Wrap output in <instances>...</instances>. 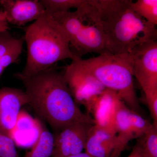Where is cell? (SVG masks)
<instances>
[{
  "label": "cell",
  "mask_w": 157,
  "mask_h": 157,
  "mask_svg": "<svg viewBox=\"0 0 157 157\" xmlns=\"http://www.w3.org/2000/svg\"><path fill=\"white\" fill-rule=\"evenodd\" d=\"M14 76L25 88L28 104L56 131L77 123L95 124L93 117L82 112L74 101L64 71L59 72L53 67L33 76H23L20 72Z\"/></svg>",
  "instance_id": "obj_1"
},
{
  "label": "cell",
  "mask_w": 157,
  "mask_h": 157,
  "mask_svg": "<svg viewBox=\"0 0 157 157\" xmlns=\"http://www.w3.org/2000/svg\"><path fill=\"white\" fill-rule=\"evenodd\" d=\"M24 41V37L20 38L17 44L9 52L0 58V77L6 68L15 63L19 57L22 52Z\"/></svg>",
  "instance_id": "obj_18"
},
{
  "label": "cell",
  "mask_w": 157,
  "mask_h": 157,
  "mask_svg": "<svg viewBox=\"0 0 157 157\" xmlns=\"http://www.w3.org/2000/svg\"><path fill=\"white\" fill-rule=\"evenodd\" d=\"M126 147L122 145L117 144L114 151L113 152L110 157H119L120 155L122 152L124 150Z\"/></svg>",
  "instance_id": "obj_23"
},
{
  "label": "cell",
  "mask_w": 157,
  "mask_h": 157,
  "mask_svg": "<svg viewBox=\"0 0 157 157\" xmlns=\"http://www.w3.org/2000/svg\"><path fill=\"white\" fill-rule=\"evenodd\" d=\"M67 35L75 58L89 53H106V37L100 22L98 0H85L74 11L51 15Z\"/></svg>",
  "instance_id": "obj_4"
},
{
  "label": "cell",
  "mask_w": 157,
  "mask_h": 157,
  "mask_svg": "<svg viewBox=\"0 0 157 157\" xmlns=\"http://www.w3.org/2000/svg\"><path fill=\"white\" fill-rule=\"evenodd\" d=\"M0 5L8 23L17 26L35 21L46 13L38 0H1Z\"/></svg>",
  "instance_id": "obj_12"
},
{
  "label": "cell",
  "mask_w": 157,
  "mask_h": 157,
  "mask_svg": "<svg viewBox=\"0 0 157 157\" xmlns=\"http://www.w3.org/2000/svg\"><path fill=\"white\" fill-rule=\"evenodd\" d=\"M115 122L117 144L126 147L130 140L141 137L152 125L139 113L130 109L121 99L117 106Z\"/></svg>",
  "instance_id": "obj_8"
},
{
  "label": "cell",
  "mask_w": 157,
  "mask_h": 157,
  "mask_svg": "<svg viewBox=\"0 0 157 157\" xmlns=\"http://www.w3.org/2000/svg\"><path fill=\"white\" fill-rule=\"evenodd\" d=\"M64 76L71 95L78 106L84 107L106 89L78 63L77 58L72 60L71 63L65 68Z\"/></svg>",
  "instance_id": "obj_7"
},
{
  "label": "cell",
  "mask_w": 157,
  "mask_h": 157,
  "mask_svg": "<svg viewBox=\"0 0 157 157\" xmlns=\"http://www.w3.org/2000/svg\"><path fill=\"white\" fill-rule=\"evenodd\" d=\"M36 121L39 136L32 150L24 157H52L54 148V135L39 121Z\"/></svg>",
  "instance_id": "obj_14"
},
{
  "label": "cell",
  "mask_w": 157,
  "mask_h": 157,
  "mask_svg": "<svg viewBox=\"0 0 157 157\" xmlns=\"http://www.w3.org/2000/svg\"><path fill=\"white\" fill-rule=\"evenodd\" d=\"M24 41L27 58L23 76H34L53 67L57 63L75 58L67 35L50 14H45L26 28Z\"/></svg>",
  "instance_id": "obj_3"
},
{
  "label": "cell",
  "mask_w": 157,
  "mask_h": 157,
  "mask_svg": "<svg viewBox=\"0 0 157 157\" xmlns=\"http://www.w3.org/2000/svg\"><path fill=\"white\" fill-rule=\"evenodd\" d=\"M133 11L149 23L157 25V0H137L131 3Z\"/></svg>",
  "instance_id": "obj_15"
},
{
  "label": "cell",
  "mask_w": 157,
  "mask_h": 157,
  "mask_svg": "<svg viewBox=\"0 0 157 157\" xmlns=\"http://www.w3.org/2000/svg\"><path fill=\"white\" fill-rule=\"evenodd\" d=\"M120 99L115 91L106 88L103 92L93 98L84 107L87 113L93 115L95 125L117 135L115 113L118 102Z\"/></svg>",
  "instance_id": "obj_11"
},
{
  "label": "cell",
  "mask_w": 157,
  "mask_h": 157,
  "mask_svg": "<svg viewBox=\"0 0 157 157\" xmlns=\"http://www.w3.org/2000/svg\"><path fill=\"white\" fill-rule=\"evenodd\" d=\"M0 157H19L13 139L0 132Z\"/></svg>",
  "instance_id": "obj_19"
},
{
  "label": "cell",
  "mask_w": 157,
  "mask_h": 157,
  "mask_svg": "<svg viewBox=\"0 0 157 157\" xmlns=\"http://www.w3.org/2000/svg\"><path fill=\"white\" fill-rule=\"evenodd\" d=\"M132 0H98L106 53H129L138 45L157 41V30L133 11Z\"/></svg>",
  "instance_id": "obj_2"
},
{
  "label": "cell",
  "mask_w": 157,
  "mask_h": 157,
  "mask_svg": "<svg viewBox=\"0 0 157 157\" xmlns=\"http://www.w3.org/2000/svg\"><path fill=\"white\" fill-rule=\"evenodd\" d=\"M94 125L77 123L59 132L54 135V148L52 157H67L82 152L90 130Z\"/></svg>",
  "instance_id": "obj_10"
},
{
  "label": "cell",
  "mask_w": 157,
  "mask_h": 157,
  "mask_svg": "<svg viewBox=\"0 0 157 157\" xmlns=\"http://www.w3.org/2000/svg\"><path fill=\"white\" fill-rule=\"evenodd\" d=\"M128 157H143L140 144L137 140L135 146L133 147L132 152Z\"/></svg>",
  "instance_id": "obj_22"
},
{
  "label": "cell",
  "mask_w": 157,
  "mask_h": 157,
  "mask_svg": "<svg viewBox=\"0 0 157 157\" xmlns=\"http://www.w3.org/2000/svg\"><path fill=\"white\" fill-rule=\"evenodd\" d=\"M143 157H157V124L151 127L143 135L137 139Z\"/></svg>",
  "instance_id": "obj_16"
},
{
  "label": "cell",
  "mask_w": 157,
  "mask_h": 157,
  "mask_svg": "<svg viewBox=\"0 0 157 157\" xmlns=\"http://www.w3.org/2000/svg\"><path fill=\"white\" fill-rule=\"evenodd\" d=\"M67 157H91L90 155H89L87 154L86 152H81L80 153L78 154L75 155H73Z\"/></svg>",
  "instance_id": "obj_24"
},
{
  "label": "cell",
  "mask_w": 157,
  "mask_h": 157,
  "mask_svg": "<svg viewBox=\"0 0 157 157\" xmlns=\"http://www.w3.org/2000/svg\"><path fill=\"white\" fill-rule=\"evenodd\" d=\"M25 92L15 88L0 89V132L12 139L21 109L28 104Z\"/></svg>",
  "instance_id": "obj_9"
},
{
  "label": "cell",
  "mask_w": 157,
  "mask_h": 157,
  "mask_svg": "<svg viewBox=\"0 0 157 157\" xmlns=\"http://www.w3.org/2000/svg\"><path fill=\"white\" fill-rule=\"evenodd\" d=\"M8 22L6 18V15L2 10H0V32L9 30Z\"/></svg>",
  "instance_id": "obj_21"
},
{
  "label": "cell",
  "mask_w": 157,
  "mask_h": 157,
  "mask_svg": "<svg viewBox=\"0 0 157 157\" xmlns=\"http://www.w3.org/2000/svg\"><path fill=\"white\" fill-rule=\"evenodd\" d=\"M133 76L145 96L157 93V41L138 45L131 52Z\"/></svg>",
  "instance_id": "obj_6"
},
{
  "label": "cell",
  "mask_w": 157,
  "mask_h": 157,
  "mask_svg": "<svg viewBox=\"0 0 157 157\" xmlns=\"http://www.w3.org/2000/svg\"><path fill=\"white\" fill-rule=\"evenodd\" d=\"M19 39L12 36L8 30L0 32V58L11 50Z\"/></svg>",
  "instance_id": "obj_20"
},
{
  "label": "cell",
  "mask_w": 157,
  "mask_h": 157,
  "mask_svg": "<svg viewBox=\"0 0 157 157\" xmlns=\"http://www.w3.org/2000/svg\"><path fill=\"white\" fill-rule=\"evenodd\" d=\"M117 144V135L94 124L89 133L84 149L91 157H110Z\"/></svg>",
  "instance_id": "obj_13"
},
{
  "label": "cell",
  "mask_w": 157,
  "mask_h": 157,
  "mask_svg": "<svg viewBox=\"0 0 157 157\" xmlns=\"http://www.w3.org/2000/svg\"><path fill=\"white\" fill-rule=\"evenodd\" d=\"M77 60L106 88L114 91L128 107L139 113L141 110L133 81L131 53H104Z\"/></svg>",
  "instance_id": "obj_5"
},
{
  "label": "cell",
  "mask_w": 157,
  "mask_h": 157,
  "mask_svg": "<svg viewBox=\"0 0 157 157\" xmlns=\"http://www.w3.org/2000/svg\"><path fill=\"white\" fill-rule=\"evenodd\" d=\"M85 0H41L47 14L52 15L70 11V9H78Z\"/></svg>",
  "instance_id": "obj_17"
}]
</instances>
